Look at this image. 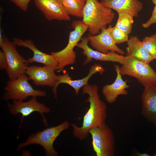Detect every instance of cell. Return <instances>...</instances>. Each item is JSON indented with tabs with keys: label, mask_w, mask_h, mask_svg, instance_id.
I'll return each instance as SVG.
<instances>
[{
	"label": "cell",
	"mask_w": 156,
	"mask_h": 156,
	"mask_svg": "<svg viewBox=\"0 0 156 156\" xmlns=\"http://www.w3.org/2000/svg\"><path fill=\"white\" fill-rule=\"evenodd\" d=\"M3 41V37L2 35V31L1 29H0V47L2 44Z\"/></svg>",
	"instance_id": "28"
},
{
	"label": "cell",
	"mask_w": 156,
	"mask_h": 156,
	"mask_svg": "<svg viewBox=\"0 0 156 156\" xmlns=\"http://www.w3.org/2000/svg\"><path fill=\"white\" fill-rule=\"evenodd\" d=\"M114 16L112 10L98 0H86L82 21L88 27L89 34L99 33L102 28L112 23Z\"/></svg>",
	"instance_id": "2"
},
{
	"label": "cell",
	"mask_w": 156,
	"mask_h": 156,
	"mask_svg": "<svg viewBox=\"0 0 156 156\" xmlns=\"http://www.w3.org/2000/svg\"><path fill=\"white\" fill-rule=\"evenodd\" d=\"M92 145L97 156H113L115 141L112 131L108 125L93 127L90 130Z\"/></svg>",
	"instance_id": "7"
},
{
	"label": "cell",
	"mask_w": 156,
	"mask_h": 156,
	"mask_svg": "<svg viewBox=\"0 0 156 156\" xmlns=\"http://www.w3.org/2000/svg\"><path fill=\"white\" fill-rule=\"evenodd\" d=\"M156 23V5L154 8L151 16L146 23L142 24V27L144 28H149L152 25Z\"/></svg>",
	"instance_id": "25"
},
{
	"label": "cell",
	"mask_w": 156,
	"mask_h": 156,
	"mask_svg": "<svg viewBox=\"0 0 156 156\" xmlns=\"http://www.w3.org/2000/svg\"><path fill=\"white\" fill-rule=\"evenodd\" d=\"M87 37L91 46L98 51L107 53L113 51L122 55L125 54L112 39L110 33L109 26L102 28L98 34L94 35L89 34Z\"/></svg>",
	"instance_id": "13"
},
{
	"label": "cell",
	"mask_w": 156,
	"mask_h": 156,
	"mask_svg": "<svg viewBox=\"0 0 156 156\" xmlns=\"http://www.w3.org/2000/svg\"><path fill=\"white\" fill-rule=\"evenodd\" d=\"M122 65L119 72L122 76L127 75L134 77L144 87L156 86V72L149 64L128 55L125 56Z\"/></svg>",
	"instance_id": "5"
},
{
	"label": "cell",
	"mask_w": 156,
	"mask_h": 156,
	"mask_svg": "<svg viewBox=\"0 0 156 156\" xmlns=\"http://www.w3.org/2000/svg\"><path fill=\"white\" fill-rule=\"evenodd\" d=\"M142 116L156 126V86L144 87L141 96Z\"/></svg>",
	"instance_id": "15"
},
{
	"label": "cell",
	"mask_w": 156,
	"mask_h": 156,
	"mask_svg": "<svg viewBox=\"0 0 156 156\" xmlns=\"http://www.w3.org/2000/svg\"><path fill=\"white\" fill-rule=\"evenodd\" d=\"M155 68H156V63L155 64Z\"/></svg>",
	"instance_id": "30"
},
{
	"label": "cell",
	"mask_w": 156,
	"mask_h": 156,
	"mask_svg": "<svg viewBox=\"0 0 156 156\" xmlns=\"http://www.w3.org/2000/svg\"><path fill=\"white\" fill-rule=\"evenodd\" d=\"M118 13V17L115 26L127 34H130L132 29L134 17L126 12Z\"/></svg>",
	"instance_id": "21"
},
{
	"label": "cell",
	"mask_w": 156,
	"mask_h": 156,
	"mask_svg": "<svg viewBox=\"0 0 156 156\" xmlns=\"http://www.w3.org/2000/svg\"><path fill=\"white\" fill-rule=\"evenodd\" d=\"M34 1L36 6L48 21L70 20L61 0H34Z\"/></svg>",
	"instance_id": "12"
},
{
	"label": "cell",
	"mask_w": 156,
	"mask_h": 156,
	"mask_svg": "<svg viewBox=\"0 0 156 156\" xmlns=\"http://www.w3.org/2000/svg\"><path fill=\"white\" fill-rule=\"evenodd\" d=\"M13 2L24 12L27 10L28 4L31 0H9Z\"/></svg>",
	"instance_id": "24"
},
{
	"label": "cell",
	"mask_w": 156,
	"mask_h": 156,
	"mask_svg": "<svg viewBox=\"0 0 156 156\" xmlns=\"http://www.w3.org/2000/svg\"><path fill=\"white\" fill-rule=\"evenodd\" d=\"M143 46L154 60H156V33L142 40Z\"/></svg>",
	"instance_id": "22"
},
{
	"label": "cell",
	"mask_w": 156,
	"mask_h": 156,
	"mask_svg": "<svg viewBox=\"0 0 156 156\" xmlns=\"http://www.w3.org/2000/svg\"><path fill=\"white\" fill-rule=\"evenodd\" d=\"M28 77L23 73L16 79L9 80L4 88L5 91L2 99L5 101H23L29 96L44 97L46 92L39 89H35L28 82Z\"/></svg>",
	"instance_id": "6"
},
{
	"label": "cell",
	"mask_w": 156,
	"mask_h": 156,
	"mask_svg": "<svg viewBox=\"0 0 156 156\" xmlns=\"http://www.w3.org/2000/svg\"><path fill=\"white\" fill-rule=\"evenodd\" d=\"M72 26L74 30L70 33L68 41L66 46L59 51L51 53L57 62L56 70L59 72L62 71L66 66L75 63L76 54L74 50V48L88 28L82 21L79 20L73 21Z\"/></svg>",
	"instance_id": "4"
},
{
	"label": "cell",
	"mask_w": 156,
	"mask_h": 156,
	"mask_svg": "<svg viewBox=\"0 0 156 156\" xmlns=\"http://www.w3.org/2000/svg\"><path fill=\"white\" fill-rule=\"evenodd\" d=\"M7 66V61L5 55L2 51H0V69L4 70Z\"/></svg>",
	"instance_id": "26"
},
{
	"label": "cell",
	"mask_w": 156,
	"mask_h": 156,
	"mask_svg": "<svg viewBox=\"0 0 156 156\" xmlns=\"http://www.w3.org/2000/svg\"><path fill=\"white\" fill-rule=\"evenodd\" d=\"M7 106L9 112L12 115H22L20 125L24 117L29 116L34 112H37L41 115L45 126H48L47 120L44 114L49 113L51 109L44 104L38 102L37 97H32L30 100L27 102L23 101H13L12 103H8Z\"/></svg>",
	"instance_id": "9"
},
{
	"label": "cell",
	"mask_w": 156,
	"mask_h": 156,
	"mask_svg": "<svg viewBox=\"0 0 156 156\" xmlns=\"http://www.w3.org/2000/svg\"><path fill=\"white\" fill-rule=\"evenodd\" d=\"M100 2L118 13L126 12L134 17L138 16L143 8V4L139 0H101Z\"/></svg>",
	"instance_id": "18"
},
{
	"label": "cell",
	"mask_w": 156,
	"mask_h": 156,
	"mask_svg": "<svg viewBox=\"0 0 156 156\" xmlns=\"http://www.w3.org/2000/svg\"><path fill=\"white\" fill-rule=\"evenodd\" d=\"M98 91V86L95 84L88 83L82 88V93L88 95L86 101L89 103V107L83 117L81 127L75 124H71L73 136L80 140L87 138L91 128L106 124L107 106L100 99Z\"/></svg>",
	"instance_id": "1"
},
{
	"label": "cell",
	"mask_w": 156,
	"mask_h": 156,
	"mask_svg": "<svg viewBox=\"0 0 156 156\" xmlns=\"http://www.w3.org/2000/svg\"><path fill=\"white\" fill-rule=\"evenodd\" d=\"M56 68L53 65H32L28 67L25 73L29 80H32L35 85L49 86L53 88V92L59 78L55 73Z\"/></svg>",
	"instance_id": "10"
},
{
	"label": "cell",
	"mask_w": 156,
	"mask_h": 156,
	"mask_svg": "<svg viewBox=\"0 0 156 156\" xmlns=\"http://www.w3.org/2000/svg\"><path fill=\"white\" fill-rule=\"evenodd\" d=\"M80 40L76 46L83 50L82 54L86 57L83 62V65L90 63L93 59L102 61L117 62L121 64L123 63L125 58L123 55L113 51L105 53L93 50L88 46L89 40L87 37L82 38Z\"/></svg>",
	"instance_id": "11"
},
{
	"label": "cell",
	"mask_w": 156,
	"mask_h": 156,
	"mask_svg": "<svg viewBox=\"0 0 156 156\" xmlns=\"http://www.w3.org/2000/svg\"><path fill=\"white\" fill-rule=\"evenodd\" d=\"M114 67L117 74L115 81L111 84L103 86L102 90L105 100L110 104L115 102L119 95H127L128 92L126 89L130 87L127 84V80L124 81L122 79L119 72V66L116 65Z\"/></svg>",
	"instance_id": "14"
},
{
	"label": "cell",
	"mask_w": 156,
	"mask_h": 156,
	"mask_svg": "<svg viewBox=\"0 0 156 156\" xmlns=\"http://www.w3.org/2000/svg\"><path fill=\"white\" fill-rule=\"evenodd\" d=\"M16 46L12 42L3 37V43L0 47L7 58V66L5 70L9 80L15 79L25 73L29 64L28 59L19 53Z\"/></svg>",
	"instance_id": "8"
},
{
	"label": "cell",
	"mask_w": 156,
	"mask_h": 156,
	"mask_svg": "<svg viewBox=\"0 0 156 156\" xmlns=\"http://www.w3.org/2000/svg\"><path fill=\"white\" fill-rule=\"evenodd\" d=\"M105 70L100 64H95L90 67L89 72L85 77L78 80H72L69 74L66 73L62 75H59V80L57 83L54 90L53 92L55 97L57 99V88L60 83H66L68 84L73 88L77 95L79 94L80 89L84 86L88 84V82L90 78L94 74L99 73L102 75Z\"/></svg>",
	"instance_id": "16"
},
{
	"label": "cell",
	"mask_w": 156,
	"mask_h": 156,
	"mask_svg": "<svg viewBox=\"0 0 156 156\" xmlns=\"http://www.w3.org/2000/svg\"><path fill=\"white\" fill-rule=\"evenodd\" d=\"M155 5H156V0H151Z\"/></svg>",
	"instance_id": "29"
},
{
	"label": "cell",
	"mask_w": 156,
	"mask_h": 156,
	"mask_svg": "<svg viewBox=\"0 0 156 156\" xmlns=\"http://www.w3.org/2000/svg\"><path fill=\"white\" fill-rule=\"evenodd\" d=\"M109 26L110 35L116 44L128 41L129 39L128 34L115 26L112 27L109 25Z\"/></svg>",
	"instance_id": "23"
},
{
	"label": "cell",
	"mask_w": 156,
	"mask_h": 156,
	"mask_svg": "<svg viewBox=\"0 0 156 156\" xmlns=\"http://www.w3.org/2000/svg\"><path fill=\"white\" fill-rule=\"evenodd\" d=\"M69 127L68 121H65L57 126L48 127L42 131L32 134L25 141L18 145L16 151L29 145L36 144L43 147L46 156H57L58 153L53 147L54 142L63 131Z\"/></svg>",
	"instance_id": "3"
},
{
	"label": "cell",
	"mask_w": 156,
	"mask_h": 156,
	"mask_svg": "<svg viewBox=\"0 0 156 156\" xmlns=\"http://www.w3.org/2000/svg\"><path fill=\"white\" fill-rule=\"evenodd\" d=\"M12 42L16 46L28 48L32 51L33 56L28 59L29 63L36 62L42 63L44 65H53L57 67L58 63L54 56L38 49L31 40L29 39L23 40L14 38L13 39Z\"/></svg>",
	"instance_id": "17"
},
{
	"label": "cell",
	"mask_w": 156,
	"mask_h": 156,
	"mask_svg": "<svg viewBox=\"0 0 156 156\" xmlns=\"http://www.w3.org/2000/svg\"><path fill=\"white\" fill-rule=\"evenodd\" d=\"M135 155H136L138 156H150L148 154H147L146 153H140L137 151H136L135 152Z\"/></svg>",
	"instance_id": "27"
},
{
	"label": "cell",
	"mask_w": 156,
	"mask_h": 156,
	"mask_svg": "<svg viewBox=\"0 0 156 156\" xmlns=\"http://www.w3.org/2000/svg\"><path fill=\"white\" fill-rule=\"evenodd\" d=\"M126 56L131 55L143 62L149 64L154 60L144 48L142 41L136 36H130L127 42Z\"/></svg>",
	"instance_id": "19"
},
{
	"label": "cell",
	"mask_w": 156,
	"mask_h": 156,
	"mask_svg": "<svg viewBox=\"0 0 156 156\" xmlns=\"http://www.w3.org/2000/svg\"><path fill=\"white\" fill-rule=\"evenodd\" d=\"M63 6L69 15L82 18L86 0H61Z\"/></svg>",
	"instance_id": "20"
}]
</instances>
